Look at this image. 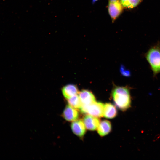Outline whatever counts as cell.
Here are the masks:
<instances>
[{
  "label": "cell",
  "mask_w": 160,
  "mask_h": 160,
  "mask_svg": "<svg viewBox=\"0 0 160 160\" xmlns=\"http://www.w3.org/2000/svg\"><path fill=\"white\" fill-rule=\"evenodd\" d=\"M112 96L116 105L121 110H126L130 106L131 97L127 87H116L113 90Z\"/></svg>",
  "instance_id": "1"
},
{
  "label": "cell",
  "mask_w": 160,
  "mask_h": 160,
  "mask_svg": "<svg viewBox=\"0 0 160 160\" xmlns=\"http://www.w3.org/2000/svg\"><path fill=\"white\" fill-rule=\"evenodd\" d=\"M145 56L153 73L154 77L160 73V43L151 47Z\"/></svg>",
  "instance_id": "2"
},
{
  "label": "cell",
  "mask_w": 160,
  "mask_h": 160,
  "mask_svg": "<svg viewBox=\"0 0 160 160\" xmlns=\"http://www.w3.org/2000/svg\"><path fill=\"white\" fill-rule=\"evenodd\" d=\"M104 105L101 102L95 101L87 105H82L80 109L82 113L101 117L103 116Z\"/></svg>",
  "instance_id": "3"
},
{
  "label": "cell",
  "mask_w": 160,
  "mask_h": 160,
  "mask_svg": "<svg viewBox=\"0 0 160 160\" xmlns=\"http://www.w3.org/2000/svg\"><path fill=\"white\" fill-rule=\"evenodd\" d=\"M124 8L120 0H108V12L113 22L122 13Z\"/></svg>",
  "instance_id": "4"
},
{
  "label": "cell",
  "mask_w": 160,
  "mask_h": 160,
  "mask_svg": "<svg viewBox=\"0 0 160 160\" xmlns=\"http://www.w3.org/2000/svg\"><path fill=\"white\" fill-rule=\"evenodd\" d=\"M83 121L86 128L91 131L97 129L100 123V120L98 118L89 115L85 116Z\"/></svg>",
  "instance_id": "5"
},
{
  "label": "cell",
  "mask_w": 160,
  "mask_h": 160,
  "mask_svg": "<svg viewBox=\"0 0 160 160\" xmlns=\"http://www.w3.org/2000/svg\"><path fill=\"white\" fill-rule=\"evenodd\" d=\"M78 95L82 105H87L96 101L94 95L91 92L87 90H81L79 92Z\"/></svg>",
  "instance_id": "6"
},
{
  "label": "cell",
  "mask_w": 160,
  "mask_h": 160,
  "mask_svg": "<svg viewBox=\"0 0 160 160\" xmlns=\"http://www.w3.org/2000/svg\"><path fill=\"white\" fill-rule=\"evenodd\" d=\"M63 116L66 120L69 121H74L78 118L79 113L76 108L68 105L64 109Z\"/></svg>",
  "instance_id": "7"
},
{
  "label": "cell",
  "mask_w": 160,
  "mask_h": 160,
  "mask_svg": "<svg viewBox=\"0 0 160 160\" xmlns=\"http://www.w3.org/2000/svg\"><path fill=\"white\" fill-rule=\"evenodd\" d=\"M86 127L83 121L79 120L74 121L71 124V128L73 132L80 137L85 134Z\"/></svg>",
  "instance_id": "8"
},
{
  "label": "cell",
  "mask_w": 160,
  "mask_h": 160,
  "mask_svg": "<svg viewBox=\"0 0 160 160\" xmlns=\"http://www.w3.org/2000/svg\"><path fill=\"white\" fill-rule=\"evenodd\" d=\"M62 91L64 97L67 99L79 93L77 87L73 84L65 86L63 88Z\"/></svg>",
  "instance_id": "9"
},
{
  "label": "cell",
  "mask_w": 160,
  "mask_h": 160,
  "mask_svg": "<svg viewBox=\"0 0 160 160\" xmlns=\"http://www.w3.org/2000/svg\"><path fill=\"white\" fill-rule=\"evenodd\" d=\"M117 110L115 106L111 103L104 105L103 116L108 119L115 117L117 115Z\"/></svg>",
  "instance_id": "10"
},
{
  "label": "cell",
  "mask_w": 160,
  "mask_h": 160,
  "mask_svg": "<svg viewBox=\"0 0 160 160\" xmlns=\"http://www.w3.org/2000/svg\"><path fill=\"white\" fill-rule=\"evenodd\" d=\"M111 130V125L109 121L107 120L102 121L97 128L98 134L101 136H105L109 133Z\"/></svg>",
  "instance_id": "11"
},
{
  "label": "cell",
  "mask_w": 160,
  "mask_h": 160,
  "mask_svg": "<svg viewBox=\"0 0 160 160\" xmlns=\"http://www.w3.org/2000/svg\"><path fill=\"white\" fill-rule=\"evenodd\" d=\"M68 105L76 109H80L82 103L77 95H76L67 99Z\"/></svg>",
  "instance_id": "12"
},
{
  "label": "cell",
  "mask_w": 160,
  "mask_h": 160,
  "mask_svg": "<svg viewBox=\"0 0 160 160\" xmlns=\"http://www.w3.org/2000/svg\"><path fill=\"white\" fill-rule=\"evenodd\" d=\"M124 8L132 9L138 5L142 0H120Z\"/></svg>",
  "instance_id": "13"
},
{
  "label": "cell",
  "mask_w": 160,
  "mask_h": 160,
  "mask_svg": "<svg viewBox=\"0 0 160 160\" xmlns=\"http://www.w3.org/2000/svg\"><path fill=\"white\" fill-rule=\"evenodd\" d=\"M122 75L126 76H129L130 75V73L129 71L125 70L124 67L122 66L120 69Z\"/></svg>",
  "instance_id": "14"
},
{
  "label": "cell",
  "mask_w": 160,
  "mask_h": 160,
  "mask_svg": "<svg viewBox=\"0 0 160 160\" xmlns=\"http://www.w3.org/2000/svg\"><path fill=\"white\" fill-rule=\"evenodd\" d=\"M97 0H93V2H95L96 1H97Z\"/></svg>",
  "instance_id": "15"
}]
</instances>
